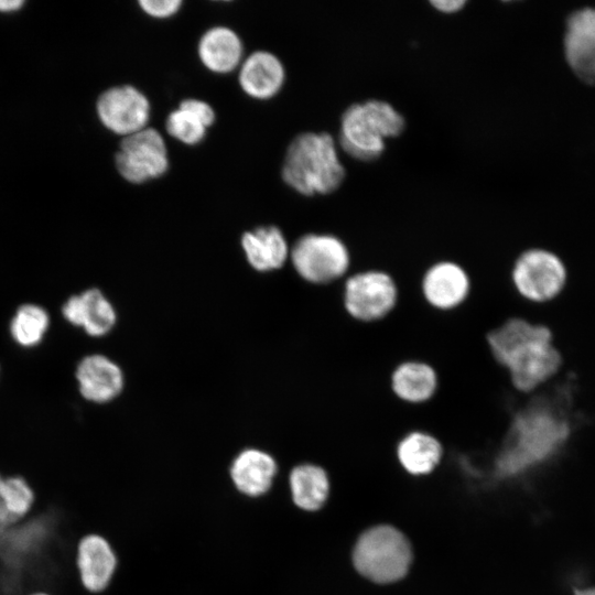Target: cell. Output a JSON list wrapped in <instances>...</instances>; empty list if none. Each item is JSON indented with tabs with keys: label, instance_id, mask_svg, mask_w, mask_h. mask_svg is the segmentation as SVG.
Instances as JSON below:
<instances>
[{
	"label": "cell",
	"instance_id": "277c9868",
	"mask_svg": "<svg viewBox=\"0 0 595 595\" xmlns=\"http://www.w3.org/2000/svg\"><path fill=\"white\" fill-rule=\"evenodd\" d=\"M405 129L404 117L388 101L369 99L348 106L339 121L338 144L350 158L370 162L379 159L388 139Z\"/></svg>",
	"mask_w": 595,
	"mask_h": 595
},
{
	"label": "cell",
	"instance_id": "3957f363",
	"mask_svg": "<svg viewBox=\"0 0 595 595\" xmlns=\"http://www.w3.org/2000/svg\"><path fill=\"white\" fill-rule=\"evenodd\" d=\"M281 176L303 196L335 192L343 184L346 170L333 136L314 131L296 134L285 150Z\"/></svg>",
	"mask_w": 595,
	"mask_h": 595
},
{
	"label": "cell",
	"instance_id": "7a4b0ae2",
	"mask_svg": "<svg viewBox=\"0 0 595 595\" xmlns=\"http://www.w3.org/2000/svg\"><path fill=\"white\" fill-rule=\"evenodd\" d=\"M495 360L509 374L513 387L530 392L550 379L562 358L551 331L521 317H511L486 336Z\"/></svg>",
	"mask_w": 595,
	"mask_h": 595
},
{
	"label": "cell",
	"instance_id": "4fadbf2b",
	"mask_svg": "<svg viewBox=\"0 0 595 595\" xmlns=\"http://www.w3.org/2000/svg\"><path fill=\"white\" fill-rule=\"evenodd\" d=\"M117 563L115 550L105 537L91 533L79 540L76 566L82 585L89 593H101L109 587Z\"/></svg>",
	"mask_w": 595,
	"mask_h": 595
},
{
	"label": "cell",
	"instance_id": "f546056e",
	"mask_svg": "<svg viewBox=\"0 0 595 595\" xmlns=\"http://www.w3.org/2000/svg\"><path fill=\"white\" fill-rule=\"evenodd\" d=\"M572 595H595V586L576 588L573 591Z\"/></svg>",
	"mask_w": 595,
	"mask_h": 595
},
{
	"label": "cell",
	"instance_id": "d6986e66",
	"mask_svg": "<svg viewBox=\"0 0 595 595\" xmlns=\"http://www.w3.org/2000/svg\"><path fill=\"white\" fill-rule=\"evenodd\" d=\"M240 242L247 261L258 271L279 269L290 257V248L282 230L273 225L245 231Z\"/></svg>",
	"mask_w": 595,
	"mask_h": 595
},
{
	"label": "cell",
	"instance_id": "603a6c76",
	"mask_svg": "<svg viewBox=\"0 0 595 595\" xmlns=\"http://www.w3.org/2000/svg\"><path fill=\"white\" fill-rule=\"evenodd\" d=\"M80 296L83 302L80 326L88 335H106L116 323L113 306L97 289H89Z\"/></svg>",
	"mask_w": 595,
	"mask_h": 595
},
{
	"label": "cell",
	"instance_id": "8fae6325",
	"mask_svg": "<svg viewBox=\"0 0 595 595\" xmlns=\"http://www.w3.org/2000/svg\"><path fill=\"white\" fill-rule=\"evenodd\" d=\"M472 280L466 269L453 260L432 263L423 273L421 292L424 301L437 311H452L466 302Z\"/></svg>",
	"mask_w": 595,
	"mask_h": 595
},
{
	"label": "cell",
	"instance_id": "52a82bcc",
	"mask_svg": "<svg viewBox=\"0 0 595 595\" xmlns=\"http://www.w3.org/2000/svg\"><path fill=\"white\" fill-rule=\"evenodd\" d=\"M398 300V284L385 270H360L345 280L344 309L357 322L375 323L383 320L396 309Z\"/></svg>",
	"mask_w": 595,
	"mask_h": 595
},
{
	"label": "cell",
	"instance_id": "4dcf8cb0",
	"mask_svg": "<svg viewBox=\"0 0 595 595\" xmlns=\"http://www.w3.org/2000/svg\"><path fill=\"white\" fill-rule=\"evenodd\" d=\"M31 595H50V594L44 593V592H36V593L31 594Z\"/></svg>",
	"mask_w": 595,
	"mask_h": 595
},
{
	"label": "cell",
	"instance_id": "ffe728a7",
	"mask_svg": "<svg viewBox=\"0 0 595 595\" xmlns=\"http://www.w3.org/2000/svg\"><path fill=\"white\" fill-rule=\"evenodd\" d=\"M277 473L274 458L268 453L248 448L232 462L230 475L236 487L248 496H259L268 491Z\"/></svg>",
	"mask_w": 595,
	"mask_h": 595
},
{
	"label": "cell",
	"instance_id": "f1b7e54d",
	"mask_svg": "<svg viewBox=\"0 0 595 595\" xmlns=\"http://www.w3.org/2000/svg\"><path fill=\"white\" fill-rule=\"evenodd\" d=\"M23 4L22 0H0V11H13Z\"/></svg>",
	"mask_w": 595,
	"mask_h": 595
},
{
	"label": "cell",
	"instance_id": "7c38bea8",
	"mask_svg": "<svg viewBox=\"0 0 595 595\" xmlns=\"http://www.w3.org/2000/svg\"><path fill=\"white\" fill-rule=\"evenodd\" d=\"M565 61L586 83L595 82V8L574 10L565 21L563 36Z\"/></svg>",
	"mask_w": 595,
	"mask_h": 595
},
{
	"label": "cell",
	"instance_id": "30bf717a",
	"mask_svg": "<svg viewBox=\"0 0 595 595\" xmlns=\"http://www.w3.org/2000/svg\"><path fill=\"white\" fill-rule=\"evenodd\" d=\"M101 123L111 132L127 137L149 127L151 104L132 85H120L105 90L97 100Z\"/></svg>",
	"mask_w": 595,
	"mask_h": 595
},
{
	"label": "cell",
	"instance_id": "cb8c5ba5",
	"mask_svg": "<svg viewBox=\"0 0 595 595\" xmlns=\"http://www.w3.org/2000/svg\"><path fill=\"white\" fill-rule=\"evenodd\" d=\"M48 327V315L35 304L20 306L13 316L10 332L14 340L25 347L39 344Z\"/></svg>",
	"mask_w": 595,
	"mask_h": 595
},
{
	"label": "cell",
	"instance_id": "e0dca14e",
	"mask_svg": "<svg viewBox=\"0 0 595 595\" xmlns=\"http://www.w3.org/2000/svg\"><path fill=\"white\" fill-rule=\"evenodd\" d=\"M390 389L404 403L423 404L435 396L439 375L435 368L424 360L407 359L392 369Z\"/></svg>",
	"mask_w": 595,
	"mask_h": 595
},
{
	"label": "cell",
	"instance_id": "7402d4cb",
	"mask_svg": "<svg viewBox=\"0 0 595 595\" xmlns=\"http://www.w3.org/2000/svg\"><path fill=\"white\" fill-rule=\"evenodd\" d=\"M328 478L325 470L316 465L302 464L290 474L293 501L304 510H317L328 494Z\"/></svg>",
	"mask_w": 595,
	"mask_h": 595
},
{
	"label": "cell",
	"instance_id": "484cf974",
	"mask_svg": "<svg viewBox=\"0 0 595 595\" xmlns=\"http://www.w3.org/2000/svg\"><path fill=\"white\" fill-rule=\"evenodd\" d=\"M140 9L150 18L169 19L174 17L182 8V0H139Z\"/></svg>",
	"mask_w": 595,
	"mask_h": 595
},
{
	"label": "cell",
	"instance_id": "ac0fdd59",
	"mask_svg": "<svg viewBox=\"0 0 595 595\" xmlns=\"http://www.w3.org/2000/svg\"><path fill=\"white\" fill-rule=\"evenodd\" d=\"M215 120L216 112L208 102L190 97L167 115L165 130L173 139L192 147L205 139Z\"/></svg>",
	"mask_w": 595,
	"mask_h": 595
},
{
	"label": "cell",
	"instance_id": "44dd1931",
	"mask_svg": "<svg viewBox=\"0 0 595 595\" xmlns=\"http://www.w3.org/2000/svg\"><path fill=\"white\" fill-rule=\"evenodd\" d=\"M397 455L400 464L409 473L428 474L439 464L442 445L431 433L411 431L399 442Z\"/></svg>",
	"mask_w": 595,
	"mask_h": 595
},
{
	"label": "cell",
	"instance_id": "8992f818",
	"mask_svg": "<svg viewBox=\"0 0 595 595\" xmlns=\"http://www.w3.org/2000/svg\"><path fill=\"white\" fill-rule=\"evenodd\" d=\"M290 257L299 275L314 284H326L342 279L351 263L346 244L331 234L303 235L290 249Z\"/></svg>",
	"mask_w": 595,
	"mask_h": 595
},
{
	"label": "cell",
	"instance_id": "9a60e30c",
	"mask_svg": "<svg viewBox=\"0 0 595 595\" xmlns=\"http://www.w3.org/2000/svg\"><path fill=\"white\" fill-rule=\"evenodd\" d=\"M197 56L202 65L215 74H228L244 60V43L229 26L215 25L207 29L197 42Z\"/></svg>",
	"mask_w": 595,
	"mask_h": 595
},
{
	"label": "cell",
	"instance_id": "4316f807",
	"mask_svg": "<svg viewBox=\"0 0 595 595\" xmlns=\"http://www.w3.org/2000/svg\"><path fill=\"white\" fill-rule=\"evenodd\" d=\"M430 4L439 12L453 14L461 11L467 2L465 0H433Z\"/></svg>",
	"mask_w": 595,
	"mask_h": 595
},
{
	"label": "cell",
	"instance_id": "6da1fadb",
	"mask_svg": "<svg viewBox=\"0 0 595 595\" xmlns=\"http://www.w3.org/2000/svg\"><path fill=\"white\" fill-rule=\"evenodd\" d=\"M572 404L573 386L564 383L522 409L512 422L510 444L499 457L501 472H523L565 448L575 425Z\"/></svg>",
	"mask_w": 595,
	"mask_h": 595
},
{
	"label": "cell",
	"instance_id": "5b68a950",
	"mask_svg": "<svg viewBox=\"0 0 595 595\" xmlns=\"http://www.w3.org/2000/svg\"><path fill=\"white\" fill-rule=\"evenodd\" d=\"M411 562V548L405 537L390 526L367 530L354 550V564L358 572L378 583L401 578Z\"/></svg>",
	"mask_w": 595,
	"mask_h": 595
},
{
	"label": "cell",
	"instance_id": "5bb4252c",
	"mask_svg": "<svg viewBox=\"0 0 595 595\" xmlns=\"http://www.w3.org/2000/svg\"><path fill=\"white\" fill-rule=\"evenodd\" d=\"M285 67L272 52L258 50L244 57L238 67L241 90L256 100L275 97L285 83Z\"/></svg>",
	"mask_w": 595,
	"mask_h": 595
},
{
	"label": "cell",
	"instance_id": "83f0119b",
	"mask_svg": "<svg viewBox=\"0 0 595 595\" xmlns=\"http://www.w3.org/2000/svg\"><path fill=\"white\" fill-rule=\"evenodd\" d=\"M0 474V478H1ZM19 521L15 520L9 511L6 509L1 498H0V537L12 526L17 524Z\"/></svg>",
	"mask_w": 595,
	"mask_h": 595
},
{
	"label": "cell",
	"instance_id": "2e32d148",
	"mask_svg": "<svg viewBox=\"0 0 595 595\" xmlns=\"http://www.w3.org/2000/svg\"><path fill=\"white\" fill-rule=\"evenodd\" d=\"M76 378L82 396L93 402H108L123 388V374L120 367L99 354L86 356L80 360Z\"/></svg>",
	"mask_w": 595,
	"mask_h": 595
},
{
	"label": "cell",
	"instance_id": "9c48e42d",
	"mask_svg": "<svg viewBox=\"0 0 595 595\" xmlns=\"http://www.w3.org/2000/svg\"><path fill=\"white\" fill-rule=\"evenodd\" d=\"M115 162L122 178L132 184L160 178L170 167L165 140L161 132L152 127L123 137Z\"/></svg>",
	"mask_w": 595,
	"mask_h": 595
},
{
	"label": "cell",
	"instance_id": "d4e9b609",
	"mask_svg": "<svg viewBox=\"0 0 595 595\" xmlns=\"http://www.w3.org/2000/svg\"><path fill=\"white\" fill-rule=\"evenodd\" d=\"M0 498L9 513L18 521L29 515L34 504V493L21 476H1Z\"/></svg>",
	"mask_w": 595,
	"mask_h": 595
},
{
	"label": "cell",
	"instance_id": "ba28073f",
	"mask_svg": "<svg viewBox=\"0 0 595 595\" xmlns=\"http://www.w3.org/2000/svg\"><path fill=\"white\" fill-rule=\"evenodd\" d=\"M511 282L521 298L542 303L554 299L563 290L566 269L554 252L543 248H530L515 260Z\"/></svg>",
	"mask_w": 595,
	"mask_h": 595
}]
</instances>
